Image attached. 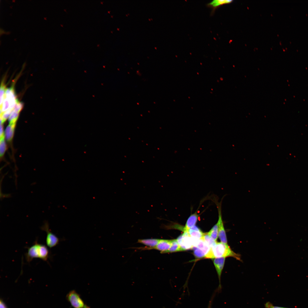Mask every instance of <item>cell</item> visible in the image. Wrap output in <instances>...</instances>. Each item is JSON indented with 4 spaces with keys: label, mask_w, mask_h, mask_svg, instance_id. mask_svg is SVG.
Listing matches in <instances>:
<instances>
[{
    "label": "cell",
    "mask_w": 308,
    "mask_h": 308,
    "mask_svg": "<svg viewBox=\"0 0 308 308\" xmlns=\"http://www.w3.org/2000/svg\"><path fill=\"white\" fill-rule=\"evenodd\" d=\"M228 257H232L242 261L240 255L234 252L227 244L217 242L214 246L210 248L205 258H214Z\"/></svg>",
    "instance_id": "6da1fadb"
},
{
    "label": "cell",
    "mask_w": 308,
    "mask_h": 308,
    "mask_svg": "<svg viewBox=\"0 0 308 308\" xmlns=\"http://www.w3.org/2000/svg\"><path fill=\"white\" fill-rule=\"evenodd\" d=\"M27 249L25 256L27 261L29 263L35 258L46 261L50 257V252L47 247L45 245L38 243L37 240Z\"/></svg>",
    "instance_id": "7a4b0ae2"
},
{
    "label": "cell",
    "mask_w": 308,
    "mask_h": 308,
    "mask_svg": "<svg viewBox=\"0 0 308 308\" xmlns=\"http://www.w3.org/2000/svg\"><path fill=\"white\" fill-rule=\"evenodd\" d=\"M66 299L73 308H90L84 303L80 295L75 290H71L67 294Z\"/></svg>",
    "instance_id": "3957f363"
},
{
    "label": "cell",
    "mask_w": 308,
    "mask_h": 308,
    "mask_svg": "<svg viewBox=\"0 0 308 308\" xmlns=\"http://www.w3.org/2000/svg\"><path fill=\"white\" fill-rule=\"evenodd\" d=\"M41 230L46 233V244L47 247L50 248L57 246L59 242V239L49 228V225L47 221L44 222V224L40 227Z\"/></svg>",
    "instance_id": "277c9868"
},
{
    "label": "cell",
    "mask_w": 308,
    "mask_h": 308,
    "mask_svg": "<svg viewBox=\"0 0 308 308\" xmlns=\"http://www.w3.org/2000/svg\"><path fill=\"white\" fill-rule=\"evenodd\" d=\"M183 251L193 248L195 241L190 235L188 231H184L176 239Z\"/></svg>",
    "instance_id": "5b68a950"
},
{
    "label": "cell",
    "mask_w": 308,
    "mask_h": 308,
    "mask_svg": "<svg viewBox=\"0 0 308 308\" xmlns=\"http://www.w3.org/2000/svg\"><path fill=\"white\" fill-rule=\"evenodd\" d=\"M218 212V220L217 222L218 227V236L221 242L227 244L226 232L224 227L221 212V203H217Z\"/></svg>",
    "instance_id": "8992f818"
},
{
    "label": "cell",
    "mask_w": 308,
    "mask_h": 308,
    "mask_svg": "<svg viewBox=\"0 0 308 308\" xmlns=\"http://www.w3.org/2000/svg\"><path fill=\"white\" fill-rule=\"evenodd\" d=\"M172 242V240L160 239L158 244L154 247L139 248V249L142 250L155 249L160 251V253L163 254L170 248L171 246Z\"/></svg>",
    "instance_id": "52a82bcc"
},
{
    "label": "cell",
    "mask_w": 308,
    "mask_h": 308,
    "mask_svg": "<svg viewBox=\"0 0 308 308\" xmlns=\"http://www.w3.org/2000/svg\"><path fill=\"white\" fill-rule=\"evenodd\" d=\"M6 97L8 100L10 104V109L13 110L17 103L19 102L17 98L14 86L6 89L5 91Z\"/></svg>",
    "instance_id": "ba28073f"
},
{
    "label": "cell",
    "mask_w": 308,
    "mask_h": 308,
    "mask_svg": "<svg viewBox=\"0 0 308 308\" xmlns=\"http://www.w3.org/2000/svg\"><path fill=\"white\" fill-rule=\"evenodd\" d=\"M198 217L199 215L196 212L191 214L187 219L185 226L183 228V231H188L191 228L195 226Z\"/></svg>",
    "instance_id": "9c48e42d"
},
{
    "label": "cell",
    "mask_w": 308,
    "mask_h": 308,
    "mask_svg": "<svg viewBox=\"0 0 308 308\" xmlns=\"http://www.w3.org/2000/svg\"><path fill=\"white\" fill-rule=\"evenodd\" d=\"M188 232L192 238L196 241L202 238L204 233L195 225L191 228Z\"/></svg>",
    "instance_id": "30bf717a"
},
{
    "label": "cell",
    "mask_w": 308,
    "mask_h": 308,
    "mask_svg": "<svg viewBox=\"0 0 308 308\" xmlns=\"http://www.w3.org/2000/svg\"><path fill=\"white\" fill-rule=\"evenodd\" d=\"M225 258H215L213 260V263L216 268L219 279L220 281V278L222 272L224 268Z\"/></svg>",
    "instance_id": "8fae6325"
},
{
    "label": "cell",
    "mask_w": 308,
    "mask_h": 308,
    "mask_svg": "<svg viewBox=\"0 0 308 308\" xmlns=\"http://www.w3.org/2000/svg\"><path fill=\"white\" fill-rule=\"evenodd\" d=\"M194 247H196L199 249L203 252L206 255L210 249V248L202 238H201L197 241Z\"/></svg>",
    "instance_id": "7c38bea8"
},
{
    "label": "cell",
    "mask_w": 308,
    "mask_h": 308,
    "mask_svg": "<svg viewBox=\"0 0 308 308\" xmlns=\"http://www.w3.org/2000/svg\"><path fill=\"white\" fill-rule=\"evenodd\" d=\"M15 125L16 123H9L6 128L5 136L8 141H11L13 138Z\"/></svg>",
    "instance_id": "4fadbf2b"
},
{
    "label": "cell",
    "mask_w": 308,
    "mask_h": 308,
    "mask_svg": "<svg viewBox=\"0 0 308 308\" xmlns=\"http://www.w3.org/2000/svg\"><path fill=\"white\" fill-rule=\"evenodd\" d=\"M160 239H139L137 242L142 244L149 247L153 248L155 246L159 243Z\"/></svg>",
    "instance_id": "5bb4252c"
},
{
    "label": "cell",
    "mask_w": 308,
    "mask_h": 308,
    "mask_svg": "<svg viewBox=\"0 0 308 308\" xmlns=\"http://www.w3.org/2000/svg\"><path fill=\"white\" fill-rule=\"evenodd\" d=\"M232 1V0H214L208 3L207 5L214 11L217 7L220 6L230 3Z\"/></svg>",
    "instance_id": "9a60e30c"
},
{
    "label": "cell",
    "mask_w": 308,
    "mask_h": 308,
    "mask_svg": "<svg viewBox=\"0 0 308 308\" xmlns=\"http://www.w3.org/2000/svg\"><path fill=\"white\" fill-rule=\"evenodd\" d=\"M181 251H183V250L179 244L177 240L174 239L172 240V245L170 248L163 254L171 253Z\"/></svg>",
    "instance_id": "2e32d148"
},
{
    "label": "cell",
    "mask_w": 308,
    "mask_h": 308,
    "mask_svg": "<svg viewBox=\"0 0 308 308\" xmlns=\"http://www.w3.org/2000/svg\"><path fill=\"white\" fill-rule=\"evenodd\" d=\"M202 238L205 241L210 248L214 246L217 242L208 234L207 232L204 233Z\"/></svg>",
    "instance_id": "e0dca14e"
},
{
    "label": "cell",
    "mask_w": 308,
    "mask_h": 308,
    "mask_svg": "<svg viewBox=\"0 0 308 308\" xmlns=\"http://www.w3.org/2000/svg\"><path fill=\"white\" fill-rule=\"evenodd\" d=\"M215 241H216L218 236V224H216L207 232Z\"/></svg>",
    "instance_id": "ac0fdd59"
},
{
    "label": "cell",
    "mask_w": 308,
    "mask_h": 308,
    "mask_svg": "<svg viewBox=\"0 0 308 308\" xmlns=\"http://www.w3.org/2000/svg\"><path fill=\"white\" fill-rule=\"evenodd\" d=\"M13 110L9 109L0 114V123L3 124L10 117Z\"/></svg>",
    "instance_id": "d6986e66"
},
{
    "label": "cell",
    "mask_w": 308,
    "mask_h": 308,
    "mask_svg": "<svg viewBox=\"0 0 308 308\" xmlns=\"http://www.w3.org/2000/svg\"><path fill=\"white\" fill-rule=\"evenodd\" d=\"M10 106L9 101L6 96L3 101L2 106H0V114L7 110Z\"/></svg>",
    "instance_id": "ffe728a7"
},
{
    "label": "cell",
    "mask_w": 308,
    "mask_h": 308,
    "mask_svg": "<svg viewBox=\"0 0 308 308\" xmlns=\"http://www.w3.org/2000/svg\"><path fill=\"white\" fill-rule=\"evenodd\" d=\"M5 137L0 138V155L1 157L4 155L7 149V146L5 140Z\"/></svg>",
    "instance_id": "44dd1931"
},
{
    "label": "cell",
    "mask_w": 308,
    "mask_h": 308,
    "mask_svg": "<svg viewBox=\"0 0 308 308\" xmlns=\"http://www.w3.org/2000/svg\"><path fill=\"white\" fill-rule=\"evenodd\" d=\"M6 86L3 82H2L0 86V106L2 104L3 101L6 96L5 92L6 90Z\"/></svg>",
    "instance_id": "7402d4cb"
},
{
    "label": "cell",
    "mask_w": 308,
    "mask_h": 308,
    "mask_svg": "<svg viewBox=\"0 0 308 308\" xmlns=\"http://www.w3.org/2000/svg\"><path fill=\"white\" fill-rule=\"evenodd\" d=\"M19 113L13 110L9 118V123H16L19 116Z\"/></svg>",
    "instance_id": "603a6c76"
},
{
    "label": "cell",
    "mask_w": 308,
    "mask_h": 308,
    "mask_svg": "<svg viewBox=\"0 0 308 308\" xmlns=\"http://www.w3.org/2000/svg\"><path fill=\"white\" fill-rule=\"evenodd\" d=\"M194 248V256L197 258H205L206 254L204 253L199 249L193 247Z\"/></svg>",
    "instance_id": "cb8c5ba5"
},
{
    "label": "cell",
    "mask_w": 308,
    "mask_h": 308,
    "mask_svg": "<svg viewBox=\"0 0 308 308\" xmlns=\"http://www.w3.org/2000/svg\"><path fill=\"white\" fill-rule=\"evenodd\" d=\"M23 106V103L19 101L17 103L13 110L16 112L19 113L22 109Z\"/></svg>",
    "instance_id": "d4e9b609"
},
{
    "label": "cell",
    "mask_w": 308,
    "mask_h": 308,
    "mask_svg": "<svg viewBox=\"0 0 308 308\" xmlns=\"http://www.w3.org/2000/svg\"><path fill=\"white\" fill-rule=\"evenodd\" d=\"M265 307L266 308H288L278 306H274L272 304L269 302L265 304Z\"/></svg>",
    "instance_id": "484cf974"
},
{
    "label": "cell",
    "mask_w": 308,
    "mask_h": 308,
    "mask_svg": "<svg viewBox=\"0 0 308 308\" xmlns=\"http://www.w3.org/2000/svg\"><path fill=\"white\" fill-rule=\"evenodd\" d=\"M0 138L5 137L3 131V124H1L0 125Z\"/></svg>",
    "instance_id": "4316f807"
},
{
    "label": "cell",
    "mask_w": 308,
    "mask_h": 308,
    "mask_svg": "<svg viewBox=\"0 0 308 308\" xmlns=\"http://www.w3.org/2000/svg\"><path fill=\"white\" fill-rule=\"evenodd\" d=\"M0 308H7L5 304L1 300L0 301Z\"/></svg>",
    "instance_id": "83f0119b"
},
{
    "label": "cell",
    "mask_w": 308,
    "mask_h": 308,
    "mask_svg": "<svg viewBox=\"0 0 308 308\" xmlns=\"http://www.w3.org/2000/svg\"><path fill=\"white\" fill-rule=\"evenodd\" d=\"M6 33H7V32H5L4 30H3V29H0V35H2V34H4Z\"/></svg>",
    "instance_id": "f1b7e54d"
}]
</instances>
